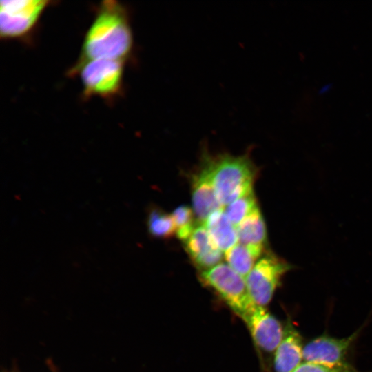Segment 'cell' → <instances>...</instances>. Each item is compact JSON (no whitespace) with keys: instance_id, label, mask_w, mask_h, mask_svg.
Instances as JSON below:
<instances>
[{"instance_id":"obj_13","label":"cell","mask_w":372,"mask_h":372,"mask_svg":"<svg viewBox=\"0 0 372 372\" xmlns=\"http://www.w3.org/2000/svg\"><path fill=\"white\" fill-rule=\"evenodd\" d=\"M265 247L244 245L237 242L225 251L227 263L238 274L245 278L258 259L265 254Z\"/></svg>"},{"instance_id":"obj_16","label":"cell","mask_w":372,"mask_h":372,"mask_svg":"<svg viewBox=\"0 0 372 372\" xmlns=\"http://www.w3.org/2000/svg\"><path fill=\"white\" fill-rule=\"evenodd\" d=\"M258 207L256 198L251 190L227 205L224 211L236 227Z\"/></svg>"},{"instance_id":"obj_14","label":"cell","mask_w":372,"mask_h":372,"mask_svg":"<svg viewBox=\"0 0 372 372\" xmlns=\"http://www.w3.org/2000/svg\"><path fill=\"white\" fill-rule=\"evenodd\" d=\"M238 242L265 247L267 234L264 218L256 208L236 227Z\"/></svg>"},{"instance_id":"obj_3","label":"cell","mask_w":372,"mask_h":372,"mask_svg":"<svg viewBox=\"0 0 372 372\" xmlns=\"http://www.w3.org/2000/svg\"><path fill=\"white\" fill-rule=\"evenodd\" d=\"M198 280L241 319L256 304L249 293L245 278L227 263L220 262L199 271Z\"/></svg>"},{"instance_id":"obj_6","label":"cell","mask_w":372,"mask_h":372,"mask_svg":"<svg viewBox=\"0 0 372 372\" xmlns=\"http://www.w3.org/2000/svg\"><path fill=\"white\" fill-rule=\"evenodd\" d=\"M242 320L246 324L260 360L273 359L282 340L284 326L266 307L256 304Z\"/></svg>"},{"instance_id":"obj_10","label":"cell","mask_w":372,"mask_h":372,"mask_svg":"<svg viewBox=\"0 0 372 372\" xmlns=\"http://www.w3.org/2000/svg\"><path fill=\"white\" fill-rule=\"evenodd\" d=\"M184 242L192 264L199 271L216 266L223 258L222 251L213 242L203 225H197Z\"/></svg>"},{"instance_id":"obj_15","label":"cell","mask_w":372,"mask_h":372,"mask_svg":"<svg viewBox=\"0 0 372 372\" xmlns=\"http://www.w3.org/2000/svg\"><path fill=\"white\" fill-rule=\"evenodd\" d=\"M146 223L149 234L154 238L166 239L176 234L172 215L158 207L149 208Z\"/></svg>"},{"instance_id":"obj_7","label":"cell","mask_w":372,"mask_h":372,"mask_svg":"<svg viewBox=\"0 0 372 372\" xmlns=\"http://www.w3.org/2000/svg\"><path fill=\"white\" fill-rule=\"evenodd\" d=\"M49 3L43 0L1 1V38H18L28 33L37 23Z\"/></svg>"},{"instance_id":"obj_12","label":"cell","mask_w":372,"mask_h":372,"mask_svg":"<svg viewBox=\"0 0 372 372\" xmlns=\"http://www.w3.org/2000/svg\"><path fill=\"white\" fill-rule=\"evenodd\" d=\"M203 225L213 242L222 251L225 252L238 241L236 227L227 216L223 208L213 212Z\"/></svg>"},{"instance_id":"obj_8","label":"cell","mask_w":372,"mask_h":372,"mask_svg":"<svg viewBox=\"0 0 372 372\" xmlns=\"http://www.w3.org/2000/svg\"><path fill=\"white\" fill-rule=\"evenodd\" d=\"M360 329L348 337L338 338L324 334L307 342L303 349V360L331 366H342L347 362V353L357 339Z\"/></svg>"},{"instance_id":"obj_11","label":"cell","mask_w":372,"mask_h":372,"mask_svg":"<svg viewBox=\"0 0 372 372\" xmlns=\"http://www.w3.org/2000/svg\"><path fill=\"white\" fill-rule=\"evenodd\" d=\"M302 337L290 318L284 326V334L273 357L274 372H291L303 360Z\"/></svg>"},{"instance_id":"obj_4","label":"cell","mask_w":372,"mask_h":372,"mask_svg":"<svg viewBox=\"0 0 372 372\" xmlns=\"http://www.w3.org/2000/svg\"><path fill=\"white\" fill-rule=\"evenodd\" d=\"M81 79L86 96L111 98L119 94L123 82V61L92 59L75 67Z\"/></svg>"},{"instance_id":"obj_2","label":"cell","mask_w":372,"mask_h":372,"mask_svg":"<svg viewBox=\"0 0 372 372\" xmlns=\"http://www.w3.org/2000/svg\"><path fill=\"white\" fill-rule=\"evenodd\" d=\"M203 149L201 160L209 171L216 198L223 207L253 190L258 169L249 152L238 156L212 155Z\"/></svg>"},{"instance_id":"obj_1","label":"cell","mask_w":372,"mask_h":372,"mask_svg":"<svg viewBox=\"0 0 372 372\" xmlns=\"http://www.w3.org/2000/svg\"><path fill=\"white\" fill-rule=\"evenodd\" d=\"M132 45V32L126 10L116 1H105L86 33L79 63L100 59L123 61L130 53Z\"/></svg>"},{"instance_id":"obj_18","label":"cell","mask_w":372,"mask_h":372,"mask_svg":"<svg viewBox=\"0 0 372 372\" xmlns=\"http://www.w3.org/2000/svg\"><path fill=\"white\" fill-rule=\"evenodd\" d=\"M291 372H360L349 364L342 366H331L312 362H302Z\"/></svg>"},{"instance_id":"obj_17","label":"cell","mask_w":372,"mask_h":372,"mask_svg":"<svg viewBox=\"0 0 372 372\" xmlns=\"http://www.w3.org/2000/svg\"><path fill=\"white\" fill-rule=\"evenodd\" d=\"M172 216L174 220L176 235L185 241L192 234L195 227V215L193 209L187 205H180L174 209Z\"/></svg>"},{"instance_id":"obj_9","label":"cell","mask_w":372,"mask_h":372,"mask_svg":"<svg viewBox=\"0 0 372 372\" xmlns=\"http://www.w3.org/2000/svg\"><path fill=\"white\" fill-rule=\"evenodd\" d=\"M191 183L196 220L203 225L213 212L223 207L216 198L209 171L202 160L198 169L192 176Z\"/></svg>"},{"instance_id":"obj_5","label":"cell","mask_w":372,"mask_h":372,"mask_svg":"<svg viewBox=\"0 0 372 372\" xmlns=\"http://www.w3.org/2000/svg\"><path fill=\"white\" fill-rule=\"evenodd\" d=\"M292 266L273 253L265 254L245 277L249 293L255 304L266 307Z\"/></svg>"}]
</instances>
